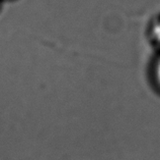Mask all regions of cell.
Instances as JSON below:
<instances>
[{
    "instance_id": "6da1fadb",
    "label": "cell",
    "mask_w": 160,
    "mask_h": 160,
    "mask_svg": "<svg viewBox=\"0 0 160 160\" xmlns=\"http://www.w3.org/2000/svg\"><path fill=\"white\" fill-rule=\"evenodd\" d=\"M149 34L153 44L160 49V15L157 16L151 24Z\"/></svg>"
},
{
    "instance_id": "7a4b0ae2",
    "label": "cell",
    "mask_w": 160,
    "mask_h": 160,
    "mask_svg": "<svg viewBox=\"0 0 160 160\" xmlns=\"http://www.w3.org/2000/svg\"><path fill=\"white\" fill-rule=\"evenodd\" d=\"M154 80L156 85L158 86V88L160 89V56L156 59L154 64Z\"/></svg>"
}]
</instances>
